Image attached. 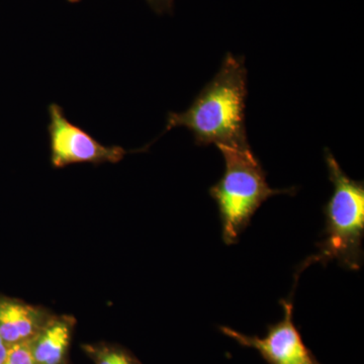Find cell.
Segmentation results:
<instances>
[{"mask_svg": "<svg viewBox=\"0 0 364 364\" xmlns=\"http://www.w3.org/2000/svg\"><path fill=\"white\" fill-rule=\"evenodd\" d=\"M151 9L158 14H172L176 0H146Z\"/></svg>", "mask_w": 364, "mask_h": 364, "instance_id": "cell-10", "label": "cell"}, {"mask_svg": "<svg viewBox=\"0 0 364 364\" xmlns=\"http://www.w3.org/2000/svg\"><path fill=\"white\" fill-rule=\"evenodd\" d=\"M75 321L73 318L52 317L30 341L36 364H67L69 346Z\"/></svg>", "mask_w": 364, "mask_h": 364, "instance_id": "cell-7", "label": "cell"}, {"mask_svg": "<svg viewBox=\"0 0 364 364\" xmlns=\"http://www.w3.org/2000/svg\"><path fill=\"white\" fill-rule=\"evenodd\" d=\"M280 301L284 318L267 327L264 337L248 336L232 328L221 326L220 331L241 346L254 348L268 364H321L306 347L293 320V301Z\"/></svg>", "mask_w": 364, "mask_h": 364, "instance_id": "cell-5", "label": "cell"}, {"mask_svg": "<svg viewBox=\"0 0 364 364\" xmlns=\"http://www.w3.org/2000/svg\"><path fill=\"white\" fill-rule=\"evenodd\" d=\"M2 364H36L30 348V341L9 346Z\"/></svg>", "mask_w": 364, "mask_h": 364, "instance_id": "cell-9", "label": "cell"}, {"mask_svg": "<svg viewBox=\"0 0 364 364\" xmlns=\"http://www.w3.org/2000/svg\"><path fill=\"white\" fill-rule=\"evenodd\" d=\"M68 1H70V2H78V1H80V0H68Z\"/></svg>", "mask_w": 364, "mask_h": 364, "instance_id": "cell-12", "label": "cell"}, {"mask_svg": "<svg viewBox=\"0 0 364 364\" xmlns=\"http://www.w3.org/2000/svg\"><path fill=\"white\" fill-rule=\"evenodd\" d=\"M218 149L225 160V172L210 189V195L219 208L223 240L232 245L238 242L242 232L265 200L274 196L294 195L296 188H270L267 174L250 146H220Z\"/></svg>", "mask_w": 364, "mask_h": 364, "instance_id": "cell-3", "label": "cell"}, {"mask_svg": "<svg viewBox=\"0 0 364 364\" xmlns=\"http://www.w3.org/2000/svg\"><path fill=\"white\" fill-rule=\"evenodd\" d=\"M51 318L38 306L0 298V336L7 347L31 341Z\"/></svg>", "mask_w": 364, "mask_h": 364, "instance_id": "cell-6", "label": "cell"}, {"mask_svg": "<svg viewBox=\"0 0 364 364\" xmlns=\"http://www.w3.org/2000/svg\"><path fill=\"white\" fill-rule=\"evenodd\" d=\"M83 349L95 364H142L121 347L97 344L85 345Z\"/></svg>", "mask_w": 364, "mask_h": 364, "instance_id": "cell-8", "label": "cell"}, {"mask_svg": "<svg viewBox=\"0 0 364 364\" xmlns=\"http://www.w3.org/2000/svg\"><path fill=\"white\" fill-rule=\"evenodd\" d=\"M7 349H9V347L4 343V340H2L1 336H0V364H2L4 358H6Z\"/></svg>", "mask_w": 364, "mask_h": 364, "instance_id": "cell-11", "label": "cell"}, {"mask_svg": "<svg viewBox=\"0 0 364 364\" xmlns=\"http://www.w3.org/2000/svg\"><path fill=\"white\" fill-rule=\"evenodd\" d=\"M247 69L243 57L228 53L221 68L186 111L169 112L164 133L188 129L198 146H248L245 126Z\"/></svg>", "mask_w": 364, "mask_h": 364, "instance_id": "cell-1", "label": "cell"}, {"mask_svg": "<svg viewBox=\"0 0 364 364\" xmlns=\"http://www.w3.org/2000/svg\"><path fill=\"white\" fill-rule=\"evenodd\" d=\"M48 134L52 166L63 168L72 164L102 165L119 163L132 151L121 146H107L71 123L59 105H49Z\"/></svg>", "mask_w": 364, "mask_h": 364, "instance_id": "cell-4", "label": "cell"}, {"mask_svg": "<svg viewBox=\"0 0 364 364\" xmlns=\"http://www.w3.org/2000/svg\"><path fill=\"white\" fill-rule=\"evenodd\" d=\"M333 195L325 205V239L318 244V252L309 257L301 265L299 273L314 263L327 264L338 261L339 264L351 270L363 265L364 234V184L353 181L342 170L330 150H325Z\"/></svg>", "mask_w": 364, "mask_h": 364, "instance_id": "cell-2", "label": "cell"}]
</instances>
